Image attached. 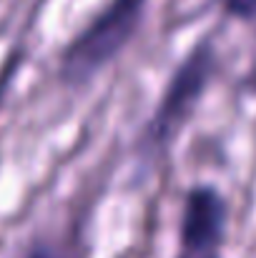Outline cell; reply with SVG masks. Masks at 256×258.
I'll list each match as a JSON object with an SVG mask.
<instances>
[{"instance_id":"cell-1","label":"cell","mask_w":256,"mask_h":258,"mask_svg":"<svg viewBox=\"0 0 256 258\" xmlns=\"http://www.w3.org/2000/svg\"><path fill=\"white\" fill-rule=\"evenodd\" d=\"M148 0H108V5L66 48L61 73L68 83H83L108 66L133 38Z\"/></svg>"},{"instance_id":"cell-2","label":"cell","mask_w":256,"mask_h":258,"mask_svg":"<svg viewBox=\"0 0 256 258\" xmlns=\"http://www.w3.org/2000/svg\"><path fill=\"white\" fill-rule=\"evenodd\" d=\"M211 68H214V50L209 43H203L176 71L173 81L164 93V100L151 120V138L156 143L169 141L178 131V125L188 118V113L193 110L196 100L201 98L203 88L209 83Z\"/></svg>"},{"instance_id":"cell-3","label":"cell","mask_w":256,"mask_h":258,"mask_svg":"<svg viewBox=\"0 0 256 258\" xmlns=\"http://www.w3.org/2000/svg\"><path fill=\"white\" fill-rule=\"evenodd\" d=\"M226 223L224 198L214 188H193L183 206L181 221V246L183 253H216Z\"/></svg>"},{"instance_id":"cell-4","label":"cell","mask_w":256,"mask_h":258,"mask_svg":"<svg viewBox=\"0 0 256 258\" xmlns=\"http://www.w3.org/2000/svg\"><path fill=\"white\" fill-rule=\"evenodd\" d=\"M224 8L241 20H251L256 18V0H224Z\"/></svg>"},{"instance_id":"cell-5","label":"cell","mask_w":256,"mask_h":258,"mask_svg":"<svg viewBox=\"0 0 256 258\" xmlns=\"http://www.w3.org/2000/svg\"><path fill=\"white\" fill-rule=\"evenodd\" d=\"M28 258H68V256L61 253L58 248H45V246H43V248H35Z\"/></svg>"},{"instance_id":"cell-6","label":"cell","mask_w":256,"mask_h":258,"mask_svg":"<svg viewBox=\"0 0 256 258\" xmlns=\"http://www.w3.org/2000/svg\"><path fill=\"white\" fill-rule=\"evenodd\" d=\"M186 258H216V253H196V256H188V253H183Z\"/></svg>"}]
</instances>
